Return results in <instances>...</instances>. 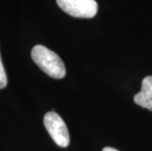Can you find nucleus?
<instances>
[{"label":"nucleus","mask_w":152,"mask_h":151,"mask_svg":"<svg viewBox=\"0 0 152 151\" xmlns=\"http://www.w3.org/2000/svg\"><path fill=\"white\" fill-rule=\"evenodd\" d=\"M6 85H7V76L0 57V88H4Z\"/></svg>","instance_id":"5"},{"label":"nucleus","mask_w":152,"mask_h":151,"mask_svg":"<svg viewBox=\"0 0 152 151\" xmlns=\"http://www.w3.org/2000/svg\"><path fill=\"white\" fill-rule=\"evenodd\" d=\"M134 100L138 106L152 111V76L142 80L141 89L134 95Z\"/></svg>","instance_id":"4"},{"label":"nucleus","mask_w":152,"mask_h":151,"mask_svg":"<svg viewBox=\"0 0 152 151\" xmlns=\"http://www.w3.org/2000/svg\"><path fill=\"white\" fill-rule=\"evenodd\" d=\"M31 58L41 71L53 79H63L66 76L65 64L54 51L43 45H35L31 49Z\"/></svg>","instance_id":"1"},{"label":"nucleus","mask_w":152,"mask_h":151,"mask_svg":"<svg viewBox=\"0 0 152 151\" xmlns=\"http://www.w3.org/2000/svg\"><path fill=\"white\" fill-rule=\"evenodd\" d=\"M43 124L54 142L60 147H67L70 143V134L63 119L56 112H47L43 117Z\"/></svg>","instance_id":"2"},{"label":"nucleus","mask_w":152,"mask_h":151,"mask_svg":"<svg viewBox=\"0 0 152 151\" xmlns=\"http://www.w3.org/2000/svg\"><path fill=\"white\" fill-rule=\"evenodd\" d=\"M102 151H119L117 149H115V148H113V147H105V148H103Z\"/></svg>","instance_id":"6"},{"label":"nucleus","mask_w":152,"mask_h":151,"mask_svg":"<svg viewBox=\"0 0 152 151\" xmlns=\"http://www.w3.org/2000/svg\"><path fill=\"white\" fill-rule=\"evenodd\" d=\"M56 2L64 12L75 18L91 19L98 12L95 0H56Z\"/></svg>","instance_id":"3"}]
</instances>
